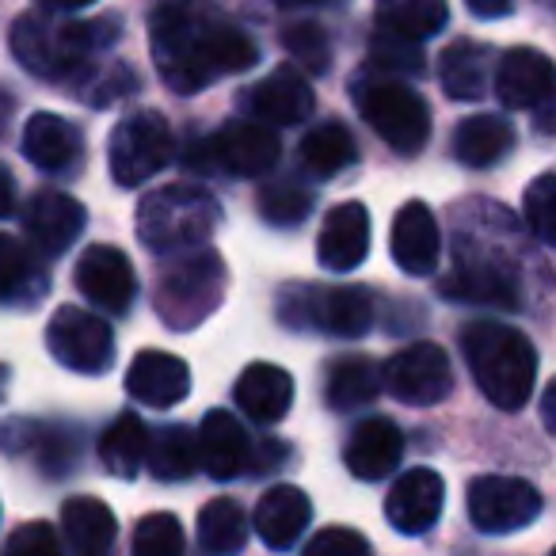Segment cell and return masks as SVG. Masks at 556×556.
<instances>
[{
    "label": "cell",
    "mask_w": 556,
    "mask_h": 556,
    "mask_svg": "<svg viewBox=\"0 0 556 556\" xmlns=\"http://www.w3.org/2000/svg\"><path fill=\"white\" fill-rule=\"evenodd\" d=\"M149 39L164 85L179 96H194L260 62L252 35L232 24L214 0H156Z\"/></svg>",
    "instance_id": "1"
},
{
    "label": "cell",
    "mask_w": 556,
    "mask_h": 556,
    "mask_svg": "<svg viewBox=\"0 0 556 556\" xmlns=\"http://www.w3.org/2000/svg\"><path fill=\"white\" fill-rule=\"evenodd\" d=\"M462 355L477 389L503 412L530 404L538 381V351L530 336L500 320H472L462 328Z\"/></svg>",
    "instance_id": "2"
},
{
    "label": "cell",
    "mask_w": 556,
    "mask_h": 556,
    "mask_svg": "<svg viewBox=\"0 0 556 556\" xmlns=\"http://www.w3.org/2000/svg\"><path fill=\"white\" fill-rule=\"evenodd\" d=\"M222 225V206L199 184H168L138 202V240L156 255L210 244Z\"/></svg>",
    "instance_id": "3"
},
{
    "label": "cell",
    "mask_w": 556,
    "mask_h": 556,
    "mask_svg": "<svg viewBox=\"0 0 556 556\" xmlns=\"http://www.w3.org/2000/svg\"><path fill=\"white\" fill-rule=\"evenodd\" d=\"M225 282H229V267L214 248H187L164 263L153 305L172 332H191L222 305Z\"/></svg>",
    "instance_id": "4"
},
{
    "label": "cell",
    "mask_w": 556,
    "mask_h": 556,
    "mask_svg": "<svg viewBox=\"0 0 556 556\" xmlns=\"http://www.w3.org/2000/svg\"><path fill=\"white\" fill-rule=\"evenodd\" d=\"M355 108L393 153L416 156L431 138V111L424 96L389 73H366L355 80Z\"/></svg>",
    "instance_id": "5"
},
{
    "label": "cell",
    "mask_w": 556,
    "mask_h": 556,
    "mask_svg": "<svg viewBox=\"0 0 556 556\" xmlns=\"http://www.w3.org/2000/svg\"><path fill=\"white\" fill-rule=\"evenodd\" d=\"M278 317L302 332L358 340L374 328L378 305L366 287H290L278 298Z\"/></svg>",
    "instance_id": "6"
},
{
    "label": "cell",
    "mask_w": 556,
    "mask_h": 556,
    "mask_svg": "<svg viewBox=\"0 0 556 556\" xmlns=\"http://www.w3.org/2000/svg\"><path fill=\"white\" fill-rule=\"evenodd\" d=\"M111 179L118 187H141L176 161V138L161 111H134L111 130Z\"/></svg>",
    "instance_id": "7"
},
{
    "label": "cell",
    "mask_w": 556,
    "mask_h": 556,
    "mask_svg": "<svg viewBox=\"0 0 556 556\" xmlns=\"http://www.w3.org/2000/svg\"><path fill=\"white\" fill-rule=\"evenodd\" d=\"M439 294L457 305H477V309L515 313L522 305L518 275L503 255H465L457 252V263L450 275H442Z\"/></svg>",
    "instance_id": "8"
},
{
    "label": "cell",
    "mask_w": 556,
    "mask_h": 556,
    "mask_svg": "<svg viewBox=\"0 0 556 556\" xmlns=\"http://www.w3.org/2000/svg\"><path fill=\"white\" fill-rule=\"evenodd\" d=\"M47 348L65 370L73 374H103L115 363V336L100 313L80 305H62L47 325Z\"/></svg>",
    "instance_id": "9"
},
{
    "label": "cell",
    "mask_w": 556,
    "mask_h": 556,
    "mask_svg": "<svg viewBox=\"0 0 556 556\" xmlns=\"http://www.w3.org/2000/svg\"><path fill=\"white\" fill-rule=\"evenodd\" d=\"M381 389H389L396 401L412 404V408L446 401L450 389H454V370H450L446 351L427 340L401 348L381 366Z\"/></svg>",
    "instance_id": "10"
},
{
    "label": "cell",
    "mask_w": 556,
    "mask_h": 556,
    "mask_svg": "<svg viewBox=\"0 0 556 556\" xmlns=\"http://www.w3.org/2000/svg\"><path fill=\"white\" fill-rule=\"evenodd\" d=\"M541 515V492L518 477H477L469 484V518L480 533H518Z\"/></svg>",
    "instance_id": "11"
},
{
    "label": "cell",
    "mask_w": 556,
    "mask_h": 556,
    "mask_svg": "<svg viewBox=\"0 0 556 556\" xmlns=\"http://www.w3.org/2000/svg\"><path fill=\"white\" fill-rule=\"evenodd\" d=\"M237 100L248 111V118H260L267 126H302L309 123L313 108H317L313 85L298 65H278L252 88H244Z\"/></svg>",
    "instance_id": "12"
},
{
    "label": "cell",
    "mask_w": 556,
    "mask_h": 556,
    "mask_svg": "<svg viewBox=\"0 0 556 556\" xmlns=\"http://www.w3.org/2000/svg\"><path fill=\"white\" fill-rule=\"evenodd\" d=\"M210 141V153H214L217 172H229V176L240 179H255L267 176L270 168L282 156V141L260 118H229L222 130Z\"/></svg>",
    "instance_id": "13"
},
{
    "label": "cell",
    "mask_w": 556,
    "mask_h": 556,
    "mask_svg": "<svg viewBox=\"0 0 556 556\" xmlns=\"http://www.w3.org/2000/svg\"><path fill=\"white\" fill-rule=\"evenodd\" d=\"M77 290L103 313H130L138 298V275L115 244H92L77 260Z\"/></svg>",
    "instance_id": "14"
},
{
    "label": "cell",
    "mask_w": 556,
    "mask_h": 556,
    "mask_svg": "<svg viewBox=\"0 0 556 556\" xmlns=\"http://www.w3.org/2000/svg\"><path fill=\"white\" fill-rule=\"evenodd\" d=\"M446 503V484L434 469H408L404 477L393 480L386 495V518L396 533L404 538H419L427 533L442 515Z\"/></svg>",
    "instance_id": "15"
},
{
    "label": "cell",
    "mask_w": 556,
    "mask_h": 556,
    "mask_svg": "<svg viewBox=\"0 0 556 556\" xmlns=\"http://www.w3.org/2000/svg\"><path fill=\"white\" fill-rule=\"evenodd\" d=\"M85 206L65 191H39L24 210V232L31 240V248L47 260H58L62 252H70L73 240L85 232Z\"/></svg>",
    "instance_id": "16"
},
{
    "label": "cell",
    "mask_w": 556,
    "mask_h": 556,
    "mask_svg": "<svg viewBox=\"0 0 556 556\" xmlns=\"http://www.w3.org/2000/svg\"><path fill=\"white\" fill-rule=\"evenodd\" d=\"M389 248H393V260L404 275H416V278L434 275V267L442 260V229L427 202L412 199L396 210Z\"/></svg>",
    "instance_id": "17"
},
{
    "label": "cell",
    "mask_w": 556,
    "mask_h": 556,
    "mask_svg": "<svg viewBox=\"0 0 556 556\" xmlns=\"http://www.w3.org/2000/svg\"><path fill=\"white\" fill-rule=\"evenodd\" d=\"M194 442H199V465L206 469V477H214V480H237L240 472H248L255 462L248 431L240 427V419L225 408H214L202 416V427L194 431Z\"/></svg>",
    "instance_id": "18"
},
{
    "label": "cell",
    "mask_w": 556,
    "mask_h": 556,
    "mask_svg": "<svg viewBox=\"0 0 556 556\" xmlns=\"http://www.w3.org/2000/svg\"><path fill=\"white\" fill-rule=\"evenodd\" d=\"M492 88L503 108L530 111L553 96V62L533 47H515L495 62Z\"/></svg>",
    "instance_id": "19"
},
{
    "label": "cell",
    "mask_w": 556,
    "mask_h": 556,
    "mask_svg": "<svg viewBox=\"0 0 556 556\" xmlns=\"http://www.w3.org/2000/svg\"><path fill=\"white\" fill-rule=\"evenodd\" d=\"M20 146H24L27 161L39 172H50V176L77 172L80 161H85V134H80V126L62 115H50V111H39V115L27 118Z\"/></svg>",
    "instance_id": "20"
},
{
    "label": "cell",
    "mask_w": 556,
    "mask_h": 556,
    "mask_svg": "<svg viewBox=\"0 0 556 556\" xmlns=\"http://www.w3.org/2000/svg\"><path fill=\"white\" fill-rule=\"evenodd\" d=\"M370 252V214L363 202H340L325 214L317 237V260L332 275H348Z\"/></svg>",
    "instance_id": "21"
},
{
    "label": "cell",
    "mask_w": 556,
    "mask_h": 556,
    "mask_svg": "<svg viewBox=\"0 0 556 556\" xmlns=\"http://www.w3.org/2000/svg\"><path fill=\"white\" fill-rule=\"evenodd\" d=\"M126 393L149 408H172L191 393V370L168 351H138L126 370Z\"/></svg>",
    "instance_id": "22"
},
{
    "label": "cell",
    "mask_w": 556,
    "mask_h": 556,
    "mask_svg": "<svg viewBox=\"0 0 556 556\" xmlns=\"http://www.w3.org/2000/svg\"><path fill=\"white\" fill-rule=\"evenodd\" d=\"M232 401L252 424H282L290 404H294V378L275 363H252L232 386Z\"/></svg>",
    "instance_id": "23"
},
{
    "label": "cell",
    "mask_w": 556,
    "mask_h": 556,
    "mask_svg": "<svg viewBox=\"0 0 556 556\" xmlns=\"http://www.w3.org/2000/svg\"><path fill=\"white\" fill-rule=\"evenodd\" d=\"M404 457V434L389 416H370L351 431L343 462L355 480H386Z\"/></svg>",
    "instance_id": "24"
},
{
    "label": "cell",
    "mask_w": 556,
    "mask_h": 556,
    "mask_svg": "<svg viewBox=\"0 0 556 556\" xmlns=\"http://www.w3.org/2000/svg\"><path fill=\"white\" fill-rule=\"evenodd\" d=\"M309 518H313L309 495L294 484H278L260 495L252 526H255V533H260L263 545L275 548V553H287V548L298 545V538L305 533Z\"/></svg>",
    "instance_id": "25"
},
{
    "label": "cell",
    "mask_w": 556,
    "mask_h": 556,
    "mask_svg": "<svg viewBox=\"0 0 556 556\" xmlns=\"http://www.w3.org/2000/svg\"><path fill=\"white\" fill-rule=\"evenodd\" d=\"M492 70H495V50L484 47V42H454V47L442 50L439 58V80H442V92L450 100H462V103H477L488 96L492 88Z\"/></svg>",
    "instance_id": "26"
},
{
    "label": "cell",
    "mask_w": 556,
    "mask_h": 556,
    "mask_svg": "<svg viewBox=\"0 0 556 556\" xmlns=\"http://www.w3.org/2000/svg\"><path fill=\"white\" fill-rule=\"evenodd\" d=\"M62 530H65V541H70L77 553L100 556L115 545L118 522H115V510L103 500H96V495H70L62 507Z\"/></svg>",
    "instance_id": "27"
},
{
    "label": "cell",
    "mask_w": 556,
    "mask_h": 556,
    "mask_svg": "<svg viewBox=\"0 0 556 556\" xmlns=\"http://www.w3.org/2000/svg\"><path fill=\"white\" fill-rule=\"evenodd\" d=\"M515 126L500 115H472L454 130V156L465 168H495L515 149Z\"/></svg>",
    "instance_id": "28"
},
{
    "label": "cell",
    "mask_w": 556,
    "mask_h": 556,
    "mask_svg": "<svg viewBox=\"0 0 556 556\" xmlns=\"http://www.w3.org/2000/svg\"><path fill=\"white\" fill-rule=\"evenodd\" d=\"M381 393V366L370 355H340L325 370V396L336 412H355Z\"/></svg>",
    "instance_id": "29"
},
{
    "label": "cell",
    "mask_w": 556,
    "mask_h": 556,
    "mask_svg": "<svg viewBox=\"0 0 556 556\" xmlns=\"http://www.w3.org/2000/svg\"><path fill=\"white\" fill-rule=\"evenodd\" d=\"M298 156H302V168L309 172L313 179H332L358 161V141L348 126L328 118V123L305 130L302 146H298Z\"/></svg>",
    "instance_id": "30"
},
{
    "label": "cell",
    "mask_w": 556,
    "mask_h": 556,
    "mask_svg": "<svg viewBox=\"0 0 556 556\" xmlns=\"http://www.w3.org/2000/svg\"><path fill=\"white\" fill-rule=\"evenodd\" d=\"M149 450V427L138 412H123L108 431L100 434V462L111 477L134 480L146 465Z\"/></svg>",
    "instance_id": "31"
},
{
    "label": "cell",
    "mask_w": 556,
    "mask_h": 556,
    "mask_svg": "<svg viewBox=\"0 0 556 556\" xmlns=\"http://www.w3.org/2000/svg\"><path fill=\"white\" fill-rule=\"evenodd\" d=\"M378 31L401 35V39L424 42L446 27V0H378Z\"/></svg>",
    "instance_id": "32"
},
{
    "label": "cell",
    "mask_w": 556,
    "mask_h": 556,
    "mask_svg": "<svg viewBox=\"0 0 556 556\" xmlns=\"http://www.w3.org/2000/svg\"><path fill=\"white\" fill-rule=\"evenodd\" d=\"M146 462L156 480H168V484L191 480L199 472V442H194V431L184 424L161 427L156 439H149Z\"/></svg>",
    "instance_id": "33"
},
{
    "label": "cell",
    "mask_w": 556,
    "mask_h": 556,
    "mask_svg": "<svg viewBox=\"0 0 556 556\" xmlns=\"http://www.w3.org/2000/svg\"><path fill=\"white\" fill-rule=\"evenodd\" d=\"M47 294V275L35 267L24 240L0 232V305H27Z\"/></svg>",
    "instance_id": "34"
},
{
    "label": "cell",
    "mask_w": 556,
    "mask_h": 556,
    "mask_svg": "<svg viewBox=\"0 0 556 556\" xmlns=\"http://www.w3.org/2000/svg\"><path fill=\"white\" fill-rule=\"evenodd\" d=\"M248 530H252V522H248L244 507L229 495H217L199 510V545L206 553H237V548H244Z\"/></svg>",
    "instance_id": "35"
},
{
    "label": "cell",
    "mask_w": 556,
    "mask_h": 556,
    "mask_svg": "<svg viewBox=\"0 0 556 556\" xmlns=\"http://www.w3.org/2000/svg\"><path fill=\"white\" fill-rule=\"evenodd\" d=\"M313 199L317 191H309L302 179H270L260 187V214L278 229H298L313 214Z\"/></svg>",
    "instance_id": "36"
},
{
    "label": "cell",
    "mask_w": 556,
    "mask_h": 556,
    "mask_svg": "<svg viewBox=\"0 0 556 556\" xmlns=\"http://www.w3.org/2000/svg\"><path fill=\"white\" fill-rule=\"evenodd\" d=\"M282 47H287L290 62L298 65L302 73H328V65H332V47H328V31L320 24H313V20H305V24H290L287 31H282Z\"/></svg>",
    "instance_id": "37"
},
{
    "label": "cell",
    "mask_w": 556,
    "mask_h": 556,
    "mask_svg": "<svg viewBox=\"0 0 556 556\" xmlns=\"http://www.w3.org/2000/svg\"><path fill=\"white\" fill-rule=\"evenodd\" d=\"M370 70L389 73V77H419V73H424V50H419V42L401 39V35L374 31Z\"/></svg>",
    "instance_id": "38"
},
{
    "label": "cell",
    "mask_w": 556,
    "mask_h": 556,
    "mask_svg": "<svg viewBox=\"0 0 556 556\" xmlns=\"http://www.w3.org/2000/svg\"><path fill=\"white\" fill-rule=\"evenodd\" d=\"M184 548L187 538L176 515H146L134 530V553L138 556H179Z\"/></svg>",
    "instance_id": "39"
},
{
    "label": "cell",
    "mask_w": 556,
    "mask_h": 556,
    "mask_svg": "<svg viewBox=\"0 0 556 556\" xmlns=\"http://www.w3.org/2000/svg\"><path fill=\"white\" fill-rule=\"evenodd\" d=\"M553 206H556V176L553 172H541L530 187H526V199H522V210H526V225L533 229V237L541 240L545 248L556 244V229H553Z\"/></svg>",
    "instance_id": "40"
},
{
    "label": "cell",
    "mask_w": 556,
    "mask_h": 556,
    "mask_svg": "<svg viewBox=\"0 0 556 556\" xmlns=\"http://www.w3.org/2000/svg\"><path fill=\"white\" fill-rule=\"evenodd\" d=\"M370 541L351 526H328V530L313 533V541L305 545V556H366Z\"/></svg>",
    "instance_id": "41"
},
{
    "label": "cell",
    "mask_w": 556,
    "mask_h": 556,
    "mask_svg": "<svg viewBox=\"0 0 556 556\" xmlns=\"http://www.w3.org/2000/svg\"><path fill=\"white\" fill-rule=\"evenodd\" d=\"M58 548H62V541L47 522H27L9 538V553L16 556H54Z\"/></svg>",
    "instance_id": "42"
},
{
    "label": "cell",
    "mask_w": 556,
    "mask_h": 556,
    "mask_svg": "<svg viewBox=\"0 0 556 556\" xmlns=\"http://www.w3.org/2000/svg\"><path fill=\"white\" fill-rule=\"evenodd\" d=\"M187 168H194L199 176H210V172H217V164H214V153H210V141L206 138H199V141H191L187 146Z\"/></svg>",
    "instance_id": "43"
},
{
    "label": "cell",
    "mask_w": 556,
    "mask_h": 556,
    "mask_svg": "<svg viewBox=\"0 0 556 556\" xmlns=\"http://www.w3.org/2000/svg\"><path fill=\"white\" fill-rule=\"evenodd\" d=\"M465 4L477 20H503L515 9V0H465Z\"/></svg>",
    "instance_id": "44"
},
{
    "label": "cell",
    "mask_w": 556,
    "mask_h": 556,
    "mask_svg": "<svg viewBox=\"0 0 556 556\" xmlns=\"http://www.w3.org/2000/svg\"><path fill=\"white\" fill-rule=\"evenodd\" d=\"M12 210H16V179L0 164V217H9Z\"/></svg>",
    "instance_id": "45"
},
{
    "label": "cell",
    "mask_w": 556,
    "mask_h": 556,
    "mask_svg": "<svg viewBox=\"0 0 556 556\" xmlns=\"http://www.w3.org/2000/svg\"><path fill=\"white\" fill-rule=\"evenodd\" d=\"M96 0H39V9L47 12H80V9H92Z\"/></svg>",
    "instance_id": "46"
},
{
    "label": "cell",
    "mask_w": 556,
    "mask_h": 556,
    "mask_svg": "<svg viewBox=\"0 0 556 556\" xmlns=\"http://www.w3.org/2000/svg\"><path fill=\"white\" fill-rule=\"evenodd\" d=\"M553 404H556V386H548L545 396H541V419H545V431H556L553 427Z\"/></svg>",
    "instance_id": "47"
},
{
    "label": "cell",
    "mask_w": 556,
    "mask_h": 556,
    "mask_svg": "<svg viewBox=\"0 0 556 556\" xmlns=\"http://www.w3.org/2000/svg\"><path fill=\"white\" fill-rule=\"evenodd\" d=\"M278 9H320V4H332V0H275Z\"/></svg>",
    "instance_id": "48"
},
{
    "label": "cell",
    "mask_w": 556,
    "mask_h": 556,
    "mask_svg": "<svg viewBox=\"0 0 556 556\" xmlns=\"http://www.w3.org/2000/svg\"><path fill=\"white\" fill-rule=\"evenodd\" d=\"M9 118H12V96H9V92H0V134H4Z\"/></svg>",
    "instance_id": "49"
},
{
    "label": "cell",
    "mask_w": 556,
    "mask_h": 556,
    "mask_svg": "<svg viewBox=\"0 0 556 556\" xmlns=\"http://www.w3.org/2000/svg\"><path fill=\"white\" fill-rule=\"evenodd\" d=\"M4 381H9V370H4V366H0V393H4Z\"/></svg>",
    "instance_id": "50"
}]
</instances>
